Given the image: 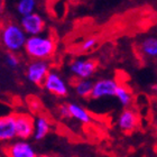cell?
<instances>
[{
  "label": "cell",
  "instance_id": "1",
  "mask_svg": "<svg viewBox=\"0 0 157 157\" xmlns=\"http://www.w3.org/2000/svg\"><path fill=\"white\" fill-rule=\"evenodd\" d=\"M56 49V43L54 38L47 35H36L27 37L24 51L33 59L46 61L54 55Z\"/></svg>",
  "mask_w": 157,
  "mask_h": 157
},
{
  "label": "cell",
  "instance_id": "2",
  "mask_svg": "<svg viewBox=\"0 0 157 157\" xmlns=\"http://www.w3.org/2000/svg\"><path fill=\"white\" fill-rule=\"evenodd\" d=\"M26 39L27 35L21 29L19 24L8 21L0 27V44L9 53L16 54L24 49Z\"/></svg>",
  "mask_w": 157,
  "mask_h": 157
},
{
  "label": "cell",
  "instance_id": "3",
  "mask_svg": "<svg viewBox=\"0 0 157 157\" xmlns=\"http://www.w3.org/2000/svg\"><path fill=\"white\" fill-rule=\"evenodd\" d=\"M97 69L98 63L92 59H75L70 64V72L78 80H88L92 78Z\"/></svg>",
  "mask_w": 157,
  "mask_h": 157
},
{
  "label": "cell",
  "instance_id": "4",
  "mask_svg": "<svg viewBox=\"0 0 157 157\" xmlns=\"http://www.w3.org/2000/svg\"><path fill=\"white\" fill-rule=\"evenodd\" d=\"M43 85L46 91L56 97H66L69 93V85L62 75L56 71H49L43 82Z\"/></svg>",
  "mask_w": 157,
  "mask_h": 157
},
{
  "label": "cell",
  "instance_id": "5",
  "mask_svg": "<svg viewBox=\"0 0 157 157\" xmlns=\"http://www.w3.org/2000/svg\"><path fill=\"white\" fill-rule=\"evenodd\" d=\"M118 84L119 83L117 82L116 78H100L98 81L93 82V88H92L90 98L93 99V100H100V99L115 97Z\"/></svg>",
  "mask_w": 157,
  "mask_h": 157
},
{
  "label": "cell",
  "instance_id": "6",
  "mask_svg": "<svg viewBox=\"0 0 157 157\" xmlns=\"http://www.w3.org/2000/svg\"><path fill=\"white\" fill-rule=\"evenodd\" d=\"M19 25L27 35V37L40 35L45 28V21L43 19V17L37 13L20 17Z\"/></svg>",
  "mask_w": 157,
  "mask_h": 157
},
{
  "label": "cell",
  "instance_id": "7",
  "mask_svg": "<svg viewBox=\"0 0 157 157\" xmlns=\"http://www.w3.org/2000/svg\"><path fill=\"white\" fill-rule=\"evenodd\" d=\"M49 70V64L46 61H38L33 59L32 62L27 65L26 69V76L27 80L34 84H43V82L47 76Z\"/></svg>",
  "mask_w": 157,
  "mask_h": 157
},
{
  "label": "cell",
  "instance_id": "8",
  "mask_svg": "<svg viewBox=\"0 0 157 157\" xmlns=\"http://www.w3.org/2000/svg\"><path fill=\"white\" fill-rule=\"evenodd\" d=\"M139 124L138 113L131 108H124L118 117L117 124L119 129L124 132H131L137 128Z\"/></svg>",
  "mask_w": 157,
  "mask_h": 157
},
{
  "label": "cell",
  "instance_id": "9",
  "mask_svg": "<svg viewBox=\"0 0 157 157\" xmlns=\"http://www.w3.org/2000/svg\"><path fill=\"white\" fill-rule=\"evenodd\" d=\"M15 126H16V137L21 140H26L27 138L33 136L34 120L28 115H15Z\"/></svg>",
  "mask_w": 157,
  "mask_h": 157
},
{
  "label": "cell",
  "instance_id": "10",
  "mask_svg": "<svg viewBox=\"0 0 157 157\" xmlns=\"http://www.w3.org/2000/svg\"><path fill=\"white\" fill-rule=\"evenodd\" d=\"M8 157H37L34 147L26 140L15 141L6 148Z\"/></svg>",
  "mask_w": 157,
  "mask_h": 157
},
{
  "label": "cell",
  "instance_id": "11",
  "mask_svg": "<svg viewBox=\"0 0 157 157\" xmlns=\"http://www.w3.org/2000/svg\"><path fill=\"white\" fill-rule=\"evenodd\" d=\"M16 138L15 115L0 117V141H10Z\"/></svg>",
  "mask_w": 157,
  "mask_h": 157
},
{
  "label": "cell",
  "instance_id": "12",
  "mask_svg": "<svg viewBox=\"0 0 157 157\" xmlns=\"http://www.w3.org/2000/svg\"><path fill=\"white\" fill-rule=\"evenodd\" d=\"M139 52L145 59H157V36L154 35L145 36L139 43Z\"/></svg>",
  "mask_w": 157,
  "mask_h": 157
},
{
  "label": "cell",
  "instance_id": "13",
  "mask_svg": "<svg viewBox=\"0 0 157 157\" xmlns=\"http://www.w3.org/2000/svg\"><path fill=\"white\" fill-rule=\"evenodd\" d=\"M67 105V109H69L70 118L75 119L76 121L81 122V124H90L92 121V117L90 115V112L82 107L81 105L71 102V103H66Z\"/></svg>",
  "mask_w": 157,
  "mask_h": 157
},
{
  "label": "cell",
  "instance_id": "14",
  "mask_svg": "<svg viewBox=\"0 0 157 157\" xmlns=\"http://www.w3.org/2000/svg\"><path fill=\"white\" fill-rule=\"evenodd\" d=\"M51 130V122L47 118L38 117L34 121V131L33 137L36 140H42L48 135Z\"/></svg>",
  "mask_w": 157,
  "mask_h": 157
},
{
  "label": "cell",
  "instance_id": "15",
  "mask_svg": "<svg viewBox=\"0 0 157 157\" xmlns=\"http://www.w3.org/2000/svg\"><path fill=\"white\" fill-rule=\"evenodd\" d=\"M115 97L124 108H129V105L132 103V100H134L131 90L124 84H118Z\"/></svg>",
  "mask_w": 157,
  "mask_h": 157
},
{
  "label": "cell",
  "instance_id": "16",
  "mask_svg": "<svg viewBox=\"0 0 157 157\" xmlns=\"http://www.w3.org/2000/svg\"><path fill=\"white\" fill-rule=\"evenodd\" d=\"M93 88V81L88 78V80H78L74 84V90L75 93L80 98H90Z\"/></svg>",
  "mask_w": 157,
  "mask_h": 157
},
{
  "label": "cell",
  "instance_id": "17",
  "mask_svg": "<svg viewBox=\"0 0 157 157\" xmlns=\"http://www.w3.org/2000/svg\"><path fill=\"white\" fill-rule=\"evenodd\" d=\"M38 0H17L16 10L20 17L35 13Z\"/></svg>",
  "mask_w": 157,
  "mask_h": 157
},
{
  "label": "cell",
  "instance_id": "18",
  "mask_svg": "<svg viewBox=\"0 0 157 157\" xmlns=\"http://www.w3.org/2000/svg\"><path fill=\"white\" fill-rule=\"evenodd\" d=\"M5 63L10 69H17L20 64V59L15 53H7L5 56Z\"/></svg>",
  "mask_w": 157,
  "mask_h": 157
},
{
  "label": "cell",
  "instance_id": "19",
  "mask_svg": "<svg viewBox=\"0 0 157 157\" xmlns=\"http://www.w3.org/2000/svg\"><path fill=\"white\" fill-rule=\"evenodd\" d=\"M98 44V39L95 37H88L86 39H84L80 45V51L81 52H90L92 48H94Z\"/></svg>",
  "mask_w": 157,
  "mask_h": 157
},
{
  "label": "cell",
  "instance_id": "20",
  "mask_svg": "<svg viewBox=\"0 0 157 157\" xmlns=\"http://www.w3.org/2000/svg\"><path fill=\"white\" fill-rule=\"evenodd\" d=\"M59 113L62 118H70V113H69V109H67V105H59Z\"/></svg>",
  "mask_w": 157,
  "mask_h": 157
},
{
  "label": "cell",
  "instance_id": "21",
  "mask_svg": "<svg viewBox=\"0 0 157 157\" xmlns=\"http://www.w3.org/2000/svg\"><path fill=\"white\" fill-rule=\"evenodd\" d=\"M151 89L153 90V91H155V92H157V83H155V84H153L151 86Z\"/></svg>",
  "mask_w": 157,
  "mask_h": 157
},
{
  "label": "cell",
  "instance_id": "22",
  "mask_svg": "<svg viewBox=\"0 0 157 157\" xmlns=\"http://www.w3.org/2000/svg\"><path fill=\"white\" fill-rule=\"evenodd\" d=\"M2 8H3V0H0V15L2 13Z\"/></svg>",
  "mask_w": 157,
  "mask_h": 157
},
{
  "label": "cell",
  "instance_id": "23",
  "mask_svg": "<svg viewBox=\"0 0 157 157\" xmlns=\"http://www.w3.org/2000/svg\"><path fill=\"white\" fill-rule=\"evenodd\" d=\"M37 157H53V156H49V155H40V156H37Z\"/></svg>",
  "mask_w": 157,
  "mask_h": 157
},
{
  "label": "cell",
  "instance_id": "24",
  "mask_svg": "<svg viewBox=\"0 0 157 157\" xmlns=\"http://www.w3.org/2000/svg\"><path fill=\"white\" fill-rule=\"evenodd\" d=\"M155 131H156V135H157V120L155 122Z\"/></svg>",
  "mask_w": 157,
  "mask_h": 157
},
{
  "label": "cell",
  "instance_id": "25",
  "mask_svg": "<svg viewBox=\"0 0 157 157\" xmlns=\"http://www.w3.org/2000/svg\"><path fill=\"white\" fill-rule=\"evenodd\" d=\"M155 107H156V111H157V101H156V105H155Z\"/></svg>",
  "mask_w": 157,
  "mask_h": 157
}]
</instances>
